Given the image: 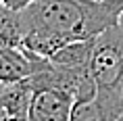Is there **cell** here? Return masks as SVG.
Segmentation results:
<instances>
[{
    "label": "cell",
    "instance_id": "1",
    "mask_svg": "<svg viewBox=\"0 0 123 121\" xmlns=\"http://www.w3.org/2000/svg\"><path fill=\"white\" fill-rule=\"evenodd\" d=\"M19 19L23 36L31 29H52L73 40H88L117 25L119 15L100 0H38L21 8Z\"/></svg>",
    "mask_w": 123,
    "mask_h": 121
},
{
    "label": "cell",
    "instance_id": "2",
    "mask_svg": "<svg viewBox=\"0 0 123 121\" xmlns=\"http://www.w3.org/2000/svg\"><path fill=\"white\" fill-rule=\"evenodd\" d=\"M123 65V27L117 25L104 29L94 38L90 57V73L98 88H117Z\"/></svg>",
    "mask_w": 123,
    "mask_h": 121
},
{
    "label": "cell",
    "instance_id": "3",
    "mask_svg": "<svg viewBox=\"0 0 123 121\" xmlns=\"http://www.w3.org/2000/svg\"><path fill=\"white\" fill-rule=\"evenodd\" d=\"M123 113V94L119 88H98L92 98L75 100L71 121H117Z\"/></svg>",
    "mask_w": 123,
    "mask_h": 121
},
{
    "label": "cell",
    "instance_id": "4",
    "mask_svg": "<svg viewBox=\"0 0 123 121\" xmlns=\"http://www.w3.org/2000/svg\"><path fill=\"white\" fill-rule=\"evenodd\" d=\"M73 96L65 90L42 88L33 90L27 119L29 121H71Z\"/></svg>",
    "mask_w": 123,
    "mask_h": 121
},
{
    "label": "cell",
    "instance_id": "5",
    "mask_svg": "<svg viewBox=\"0 0 123 121\" xmlns=\"http://www.w3.org/2000/svg\"><path fill=\"white\" fill-rule=\"evenodd\" d=\"M42 57L23 46H0V83H17L36 73Z\"/></svg>",
    "mask_w": 123,
    "mask_h": 121
},
{
    "label": "cell",
    "instance_id": "6",
    "mask_svg": "<svg viewBox=\"0 0 123 121\" xmlns=\"http://www.w3.org/2000/svg\"><path fill=\"white\" fill-rule=\"evenodd\" d=\"M69 42H73V38L65 36L61 32H52V29H31L27 32L21 40V46L25 50L33 52L36 57L50 58L54 57L63 46H67Z\"/></svg>",
    "mask_w": 123,
    "mask_h": 121
},
{
    "label": "cell",
    "instance_id": "7",
    "mask_svg": "<svg viewBox=\"0 0 123 121\" xmlns=\"http://www.w3.org/2000/svg\"><path fill=\"white\" fill-rule=\"evenodd\" d=\"M92 48H94V38L73 40L67 46H63L54 57H50V61L56 65H65V67H88Z\"/></svg>",
    "mask_w": 123,
    "mask_h": 121
},
{
    "label": "cell",
    "instance_id": "8",
    "mask_svg": "<svg viewBox=\"0 0 123 121\" xmlns=\"http://www.w3.org/2000/svg\"><path fill=\"white\" fill-rule=\"evenodd\" d=\"M23 29H21L19 11H13L0 0V46H21Z\"/></svg>",
    "mask_w": 123,
    "mask_h": 121
},
{
    "label": "cell",
    "instance_id": "9",
    "mask_svg": "<svg viewBox=\"0 0 123 121\" xmlns=\"http://www.w3.org/2000/svg\"><path fill=\"white\" fill-rule=\"evenodd\" d=\"M6 6H11L13 11H21V8L29 6V4H33V2H38V0H2Z\"/></svg>",
    "mask_w": 123,
    "mask_h": 121
},
{
    "label": "cell",
    "instance_id": "10",
    "mask_svg": "<svg viewBox=\"0 0 123 121\" xmlns=\"http://www.w3.org/2000/svg\"><path fill=\"white\" fill-rule=\"evenodd\" d=\"M104 6H109L113 13H117L119 17H121V13H123V0H100Z\"/></svg>",
    "mask_w": 123,
    "mask_h": 121
},
{
    "label": "cell",
    "instance_id": "11",
    "mask_svg": "<svg viewBox=\"0 0 123 121\" xmlns=\"http://www.w3.org/2000/svg\"><path fill=\"white\" fill-rule=\"evenodd\" d=\"M0 121H29L27 117H4V119H0Z\"/></svg>",
    "mask_w": 123,
    "mask_h": 121
},
{
    "label": "cell",
    "instance_id": "12",
    "mask_svg": "<svg viewBox=\"0 0 123 121\" xmlns=\"http://www.w3.org/2000/svg\"><path fill=\"white\" fill-rule=\"evenodd\" d=\"M117 88L121 90V94H123V65H121V73H119V82H117Z\"/></svg>",
    "mask_w": 123,
    "mask_h": 121
},
{
    "label": "cell",
    "instance_id": "13",
    "mask_svg": "<svg viewBox=\"0 0 123 121\" xmlns=\"http://www.w3.org/2000/svg\"><path fill=\"white\" fill-rule=\"evenodd\" d=\"M4 88H6V83H0V100H2V94H4Z\"/></svg>",
    "mask_w": 123,
    "mask_h": 121
},
{
    "label": "cell",
    "instance_id": "14",
    "mask_svg": "<svg viewBox=\"0 0 123 121\" xmlns=\"http://www.w3.org/2000/svg\"><path fill=\"white\" fill-rule=\"evenodd\" d=\"M119 25L123 27V13H121V17H119Z\"/></svg>",
    "mask_w": 123,
    "mask_h": 121
},
{
    "label": "cell",
    "instance_id": "15",
    "mask_svg": "<svg viewBox=\"0 0 123 121\" xmlns=\"http://www.w3.org/2000/svg\"><path fill=\"white\" fill-rule=\"evenodd\" d=\"M117 121H123V113H121V117H119V119H117Z\"/></svg>",
    "mask_w": 123,
    "mask_h": 121
}]
</instances>
